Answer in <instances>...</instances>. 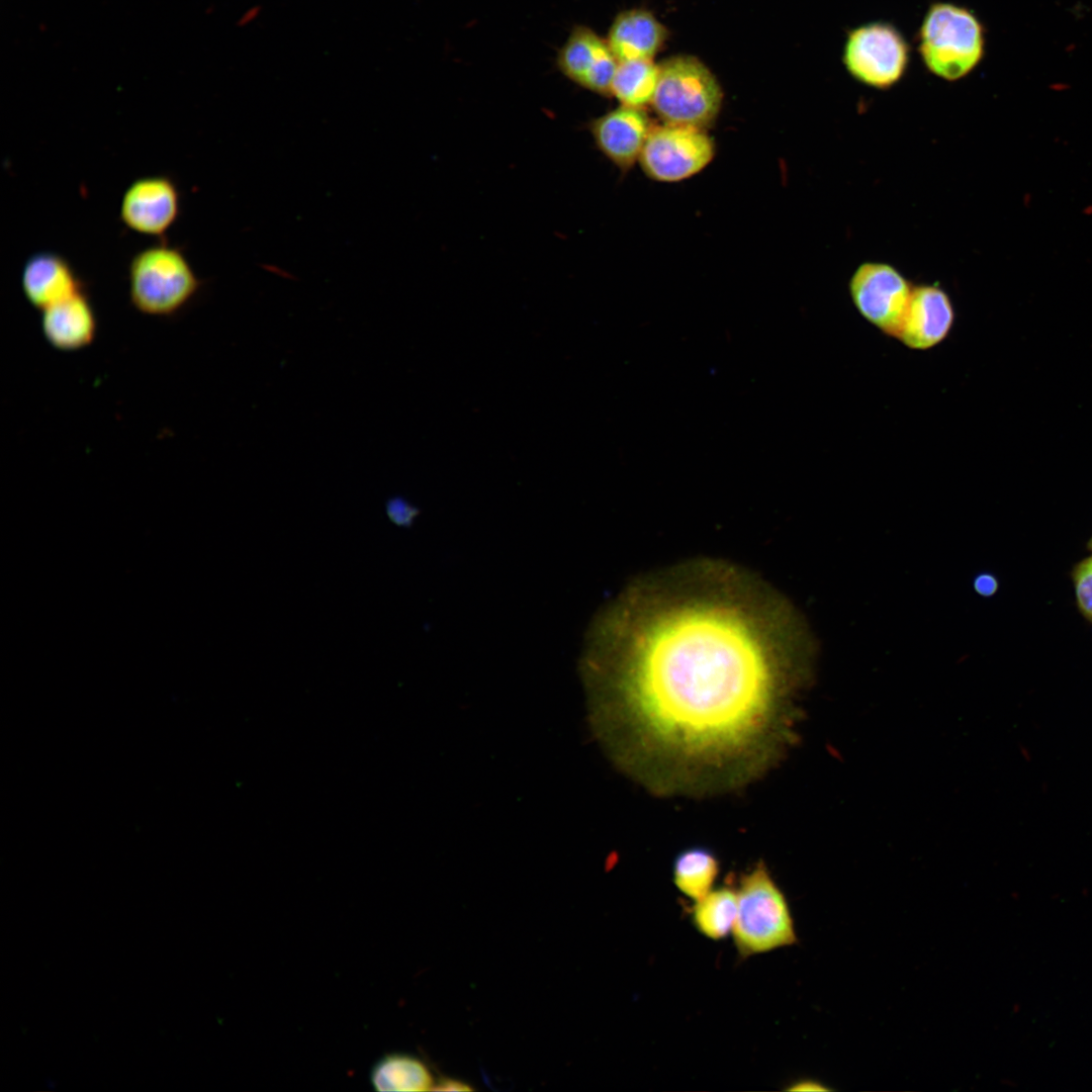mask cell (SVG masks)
<instances>
[{
  "label": "cell",
  "instance_id": "cell-16",
  "mask_svg": "<svg viewBox=\"0 0 1092 1092\" xmlns=\"http://www.w3.org/2000/svg\"><path fill=\"white\" fill-rule=\"evenodd\" d=\"M371 1082L378 1091H428L435 1085L427 1065L405 1054L387 1055L378 1061Z\"/></svg>",
  "mask_w": 1092,
  "mask_h": 1092
},
{
  "label": "cell",
  "instance_id": "cell-4",
  "mask_svg": "<svg viewBox=\"0 0 1092 1092\" xmlns=\"http://www.w3.org/2000/svg\"><path fill=\"white\" fill-rule=\"evenodd\" d=\"M201 284L184 252L162 240L138 251L129 261V299L145 314L177 313L197 294Z\"/></svg>",
  "mask_w": 1092,
  "mask_h": 1092
},
{
  "label": "cell",
  "instance_id": "cell-1",
  "mask_svg": "<svg viewBox=\"0 0 1092 1092\" xmlns=\"http://www.w3.org/2000/svg\"><path fill=\"white\" fill-rule=\"evenodd\" d=\"M800 631L777 592L725 562L689 561L633 582L606 614L595 660L617 761L663 796L758 779L791 737Z\"/></svg>",
  "mask_w": 1092,
  "mask_h": 1092
},
{
  "label": "cell",
  "instance_id": "cell-12",
  "mask_svg": "<svg viewBox=\"0 0 1092 1092\" xmlns=\"http://www.w3.org/2000/svg\"><path fill=\"white\" fill-rule=\"evenodd\" d=\"M947 293L936 285L913 286L897 339L907 348L928 350L945 340L954 323Z\"/></svg>",
  "mask_w": 1092,
  "mask_h": 1092
},
{
  "label": "cell",
  "instance_id": "cell-14",
  "mask_svg": "<svg viewBox=\"0 0 1092 1092\" xmlns=\"http://www.w3.org/2000/svg\"><path fill=\"white\" fill-rule=\"evenodd\" d=\"M41 311V330L54 348L75 351L93 342L97 321L84 288Z\"/></svg>",
  "mask_w": 1092,
  "mask_h": 1092
},
{
  "label": "cell",
  "instance_id": "cell-5",
  "mask_svg": "<svg viewBox=\"0 0 1092 1092\" xmlns=\"http://www.w3.org/2000/svg\"><path fill=\"white\" fill-rule=\"evenodd\" d=\"M651 105L663 122L708 129L717 120L723 92L713 73L692 56H675L658 65Z\"/></svg>",
  "mask_w": 1092,
  "mask_h": 1092
},
{
  "label": "cell",
  "instance_id": "cell-6",
  "mask_svg": "<svg viewBox=\"0 0 1092 1092\" xmlns=\"http://www.w3.org/2000/svg\"><path fill=\"white\" fill-rule=\"evenodd\" d=\"M910 47L892 23L873 21L850 29L843 44L842 64L857 82L889 89L905 75Z\"/></svg>",
  "mask_w": 1092,
  "mask_h": 1092
},
{
  "label": "cell",
  "instance_id": "cell-15",
  "mask_svg": "<svg viewBox=\"0 0 1092 1092\" xmlns=\"http://www.w3.org/2000/svg\"><path fill=\"white\" fill-rule=\"evenodd\" d=\"M665 27L643 9L619 13L608 33L607 42L619 62L652 60L666 39Z\"/></svg>",
  "mask_w": 1092,
  "mask_h": 1092
},
{
  "label": "cell",
  "instance_id": "cell-7",
  "mask_svg": "<svg viewBox=\"0 0 1092 1092\" xmlns=\"http://www.w3.org/2000/svg\"><path fill=\"white\" fill-rule=\"evenodd\" d=\"M715 154V141L707 129L663 122L652 125L638 163L649 179L675 183L702 172Z\"/></svg>",
  "mask_w": 1092,
  "mask_h": 1092
},
{
  "label": "cell",
  "instance_id": "cell-17",
  "mask_svg": "<svg viewBox=\"0 0 1092 1092\" xmlns=\"http://www.w3.org/2000/svg\"><path fill=\"white\" fill-rule=\"evenodd\" d=\"M718 874V858L712 850L703 846L687 848L673 860L674 885L684 895L695 901L712 890Z\"/></svg>",
  "mask_w": 1092,
  "mask_h": 1092
},
{
  "label": "cell",
  "instance_id": "cell-8",
  "mask_svg": "<svg viewBox=\"0 0 1092 1092\" xmlns=\"http://www.w3.org/2000/svg\"><path fill=\"white\" fill-rule=\"evenodd\" d=\"M913 286L893 266L864 262L849 280V294L858 313L882 333L894 337L900 330Z\"/></svg>",
  "mask_w": 1092,
  "mask_h": 1092
},
{
  "label": "cell",
  "instance_id": "cell-21",
  "mask_svg": "<svg viewBox=\"0 0 1092 1092\" xmlns=\"http://www.w3.org/2000/svg\"><path fill=\"white\" fill-rule=\"evenodd\" d=\"M420 510L401 496H393L385 503V514L395 526L408 528L414 524Z\"/></svg>",
  "mask_w": 1092,
  "mask_h": 1092
},
{
  "label": "cell",
  "instance_id": "cell-23",
  "mask_svg": "<svg viewBox=\"0 0 1092 1092\" xmlns=\"http://www.w3.org/2000/svg\"><path fill=\"white\" fill-rule=\"evenodd\" d=\"M432 1090L436 1091H473L468 1083L453 1078L441 1077Z\"/></svg>",
  "mask_w": 1092,
  "mask_h": 1092
},
{
  "label": "cell",
  "instance_id": "cell-18",
  "mask_svg": "<svg viewBox=\"0 0 1092 1092\" xmlns=\"http://www.w3.org/2000/svg\"><path fill=\"white\" fill-rule=\"evenodd\" d=\"M658 65L652 60L619 62L611 95L620 105L643 108L651 104L658 82Z\"/></svg>",
  "mask_w": 1092,
  "mask_h": 1092
},
{
  "label": "cell",
  "instance_id": "cell-20",
  "mask_svg": "<svg viewBox=\"0 0 1092 1092\" xmlns=\"http://www.w3.org/2000/svg\"><path fill=\"white\" fill-rule=\"evenodd\" d=\"M1071 578L1078 611L1092 624V555L1073 566Z\"/></svg>",
  "mask_w": 1092,
  "mask_h": 1092
},
{
  "label": "cell",
  "instance_id": "cell-24",
  "mask_svg": "<svg viewBox=\"0 0 1092 1092\" xmlns=\"http://www.w3.org/2000/svg\"><path fill=\"white\" fill-rule=\"evenodd\" d=\"M824 1089H826V1088H824L823 1086L817 1085V1083L811 1082V1081H806V1082L802 1081V1082L796 1083L794 1086L789 1088V1090H824Z\"/></svg>",
  "mask_w": 1092,
  "mask_h": 1092
},
{
  "label": "cell",
  "instance_id": "cell-10",
  "mask_svg": "<svg viewBox=\"0 0 1092 1092\" xmlns=\"http://www.w3.org/2000/svg\"><path fill=\"white\" fill-rule=\"evenodd\" d=\"M618 64L607 40L583 25L572 28L556 58L558 70L568 80L607 97L612 96Z\"/></svg>",
  "mask_w": 1092,
  "mask_h": 1092
},
{
  "label": "cell",
  "instance_id": "cell-9",
  "mask_svg": "<svg viewBox=\"0 0 1092 1092\" xmlns=\"http://www.w3.org/2000/svg\"><path fill=\"white\" fill-rule=\"evenodd\" d=\"M180 206V191L171 177L145 176L133 180L124 190L119 215L131 231L162 240L178 218Z\"/></svg>",
  "mask_w": 1092,
  "mask_h": 1092
},
{
  "label": "cell",
  "instance_id": "cell-19",
  "mask_svg": "<svg viewBox=\"0 0 1092 1092\" xmlns=\"http://www.w3.org/2000/svg\"><path fill=\"white\" fill-rule=\"evenodd\" d=\"M737 914V893L729 887L711 890L696 901L692 921L704 936L720 940L732 932Z\"/></svg>",
  "mask_w": 1092,
  "mask_h": 1092
},
{
  "label": "cell",
  "instance_id": "cell-25",
  "mask_svg": "<svg viewBox=\"0 0 1092 1092\" xmlns=\"http://www.w3.org/2000/svg\"><path fill=\"white\" fill-rule=\"evenodd\" d=\"M1087 548H1088V549H1089L1090 551H1092V536L1090 537V539H1089V540H1088V542H1087Z\"/></svg>",
  "mask_w": 1092,
  "mask_h": 1092
},
{
  "label": "cell",
  "instance_id": "cell-2",
  "mask_svg": "<svg viewBox=\"0 0 1092 1092\" xmlns=\"http://www.w3.org/2000/svg\"><path fill=\"white\" fill-rule=\"evenodd\" d=\"M917 51L931 74L958 81L984 59L986 29L971 9L951 2H934L918 29Z\"/></svg>",
  "mask_w": 1092,
  "mask_h": 1092
},
{
  "label": "cell",
  "instance_id": "cell-11",
  "mask_svg": "<svg viewBox=\"0 0 1092 1092\" xmlns=\"http://www.w3.org/2000/svg\"><path fill=\"white\" fill-rule=\"evenodd\" d=\"M652 123L643 108L620 105L586 123L596 148L622 173L639 161Z\"/></svg>",
  "mask_w": 1092,
  "mask_h": 1092
},
{
  "label": "cell",
  "instance_id": "cell-22",
  "mask_svg": "<svg viewBox=\"0 0 1092 1092\" xmlns=\"http://www.w3.org/2000/svg\"><path fill=\"white\" fill-rule=\"evenodd\" d=\"M974 588L982 597H992L999 588V581L992 573H980L974 579Z\"/></svg>",
  "mask_w": 1092,
  "mask_h": 1092
},
{
  "label": "cell",
  "instance_id": "cell-3",
  "mask_svg": "<svg viewBox=\"0 0 1092 1092\" xmlns=\"http://www.w3.org/2000/svg\"><path fill=\"white\" fill-rule=\"evenodd\" d=\"M736 893L737 914L731 933L740 956L796 943L788 901L762 862L741 877Z\"/></svg>",
  "mask_w": 1092,
  "mask_h": 1092
},
{
  "label": "cell",
  "instance_id": "cell-13",
  "mask_svg": "<svg viewBox=\"0 0 1092 1092\" xmlns=\"http://www.w3.org/2000/svg\"><path fill=\"white\" fill-rule=\"evenodd\" d=\"M20 283L25 298L40 310L84 288L70 262L52 251H39L26 259Z\"/></svg>",
  "mask_w": 1092,
  "mask_h": 1092
}]
</instances>
